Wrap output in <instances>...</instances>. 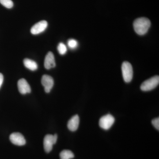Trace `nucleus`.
Segmentation results:
<instances>
[{
	"label": "nucleus",
	"mask_w": 159,
	"mask_h": 159,
	"mask_svg": "<svg viewBox=\"0 0 159 159\" xmlns=\"http://www.w3.org/2000/svg\"><path fill=\"white\" fill-rule=\"evenodd\" d=\"M133 26L136 33L139 35H144L150 28L151 22L147 18H139L134 21Z\"/></svg>",
	"instance_id": "1"
},
{
	"label": "nucleus",
	"mask_w": 159,
	"mask_h": 159,
	"mask_svg": "<svg viewBox=\"0 0 159 159\" xmlns=\"http://www.w3.org/2000/svg\"><path fill=\"white\" fill-rule=\"evenodd\" d=\"M122 76L124 81L129 83L131 81L133 77V70L130 63L124 61L122 66Z\"/></svg>",
	"instance_id": "2"
},
{
	"label": "nucleus",
	"mask_w": 159,
	"mask_h": 159,
	"mask_svg": "<svg viewBox=\"0 0 159 159\" xmlns=\"http://www.w3.org/2000/svg\"><path fill=\"white\" fill-rule=\"evenodd\" d=\"M159 83V76H155L142 83L140 88L142 91L145 92L152 90L158 85Z\"/></svg>",
	"instance_id": "3"
},
{
	"label": "nucleus",
	"mask_w": 159,
	"mask_h": 159,
	"mask_svg": "<svg viewBox=\"0 0 159 159\" xmlns=\"http://www.w3.org/2000/svg\"><path fill=\"white\" fill-rule=\"evenodd\" d=\"M57 134L53 135L48 134L45 136L43 140V147L46 152L48 153L52 150L53 145L57 142Z\"/></svg>",
	"instance_id": "4"
},
{
	"label": "nucleus",
	"mask_w": 159,
	"mask_h": 159,
	"mask_svg": "<svg viewBox=\"0 0 159 159\" xmlns=\"http://www.w3.org/2000/svg\"><path fill=\"white\" fill-rule=\"evenodd\" d=\"M115 121V118L110 114H107L99 119V126L103 129L108 130L113 125Z\"/></svg>",
	"instance_id": "5"
},
{
	"label": "nucleus",
	"mask_w": 159,
	"mask_h": 159,
	"mask_svg": "<svg viewBox=\"0 0 159 159\" xmlns=\"http://www.w3.org/2000/svg\"><path fill=\"white\" fill-rule=\"evenodd\" d=\"M10 141L14 145L22 146L26 144V140L22 134L20 133L11 134L9 137Z\"/></svg>",
	"instance_id": "6"
},
{
	"label": "nucleus",
	"mask_w": 159,
	"mask_h": 159,
	"mask_svg": "<svg viewBox=\"0 0 159 159\" xmlns=\"http://www.w3.org/2000/svg\"><path fill=\"white\" fill-rule=\"evenodd\" d=\"M41 83L44 87L46 93H50L54 86V81L53 78L49 75H44L42 77Z\"/></svg>",
	"instance_id": "7"
},
{
	"label": "nucleus",
	"mask_w": 159,
	"mask_h": 159,
	"mask_svg": "<svg viewBox=\"0 0 159 159\" xmlns=\"http://www.w3.org/2000/svg\"><path fill=\"white\" fill-rule=\"evenodd\" d=\"M48 23L46 20H42L36 23L31 29V34H39L43 32L47 29Z\"/></svg>",
	"instance_id": "8"
},
{
	"label": "nucleus",
	"mask_w": 159,
	"mask_h": 159,
	"mask_svg": "<svg viewBox=\"0 0 159 159\" xmlns=\"http://www.w3.org/2000/svg\"><path fill=\"white\" fill-rule=\"evenodd\" d=\"M17 85L18 90L21 94L24 95L31 93V87L25 79L22 78L19 80Z\"/></svg>",
	"instance_id": "9"
},
{
	"label": "nucleus",
	"mask_w": 159,
	"mask_h": 159,
	"mask_svg": "<svg viewBox=\"0 0 159 159\" xmlns=\"http://www.w3.org/2000/svg\"><path fill=\"white\" fill-rule=\"evenodd\" d=\"M56 66L54 54L52 52H49L46 55L44 60L45 68L47 70H50L55 67Z\"/></svg>",
	"instance_id": "10"
},
{
	"label": "nucleus",
	"mask_w": 159,
	"mask_h": 159,
	"mask_svg": "<svg viewBox=\"0 0 159 159\" xmlns=\"http://www.w3.org/2000/svg\"><path fill=\"white\" fill-rule=\"evenodd\" d=\"M80 119L78 115H75L71 118L68 122V128L71 131L77 130L79 125Z\"/></svg>",
	"instance_id": "11"
},
{
	"label": "nucleus",
	"mask_w": 159,
	"mask_h": 159,
	"mask_svg": "<svg viewBox=\"0 0 159 159\" xmlns=\"http://www.w3.org/2000/svg\"><path fill=\"white\" fill-rule=\"evenodd\" d=\"M24 64L27 68L31 71L36 70L38 69L37 63L32 60L25 58L24 59Z\"/></svg>",
	"instance_id": "12"
},
{
	"label": "nucleus",
	"mask_w": 159,
	"mask_h": 159,
	"mask_svg": "<svg viewBox=\"0 0 159 159\" xmlns=\"http://www.w3.org/2000/svg\"><path fill=\"white\" fill-rule=\"evenodd\" d=\"M74 154L69 150H64L60 153L61 159H71L74 158Z\"/></svg>",
	"instance_id": "13"
},
{
	"label": "nucleus",
	"mask_w": 159,
	"mask_h": 159,
	"mask_svg": "<svg viewBox=\"0 0 159 159\" xmlns=\"http://www.w3.org/2000/svg\"><path fill=\"white\" fill-rule=\"evenodd\" d=\"M57 51L61 55H64L66 53L67 49L66 47L63 43H60L57 46Z\"/></svg>",
	"instance_id": "14"
},
{
	"label": "nucleus",
	"mask_w": 159,
	"mask_h": 159,
	"mask_svg": "<svg viewBox=\"0 0 159 159\" xmlns=\"http://www.w3.org/2000/svg\"><path fill=\"white\" fill-rule=\"evenodd\" d=\"M0 3L8 9H11L13 6V3L11 0H0Z\"/></svg>",
	"instance_id": "15"
},
{
	"label": "nucleus",
	"mask_w": 159,
	"mask_h": 159,
	"mask_svg": "<svg viewBox=\"0 0 159 159\" xmlns=\"http://www.w3.org/2000/svg\"><path fill=\"white\" fill-rule=\"evenodd\" d=\"M78 44L77 41L74 39H70L68 41V46L70 49L76 48L78 46Z\"/></svg>",
	"instance_id": "16"
},
{
	"label": "nucleus",
	"mask_w": 159,
	"mask_h": 159,
	"mask_svg": "<svg viewBox=\"0 0 159 159\" xmlns=\"http://www.w3.org/2000/svg\"><path fill=\"white\" fill-rule=\"evenodd\" d=\"M152 125L155 127L158 130H159V118H157L153 119L152 121Z\"/></svg>",
	"instance_id": "17"
},
{
	"label": "nucleus",
	"mask_w": 159,
	"mask_h": 159,
	"mask_svg": "<svg viewBox=\"0 0 159 159\" xmlns=\"http://www.w3.org/2000/svg\"><path fill=\"white\" fill-rule=\"evenodd\" d=\"M3 80H4V77H3L2 74L0 73V88H1Z\"/></svg>",
	"instance_id": "18"
}]
</instances>
